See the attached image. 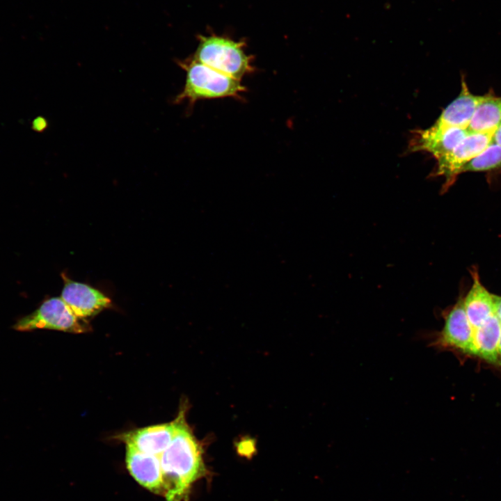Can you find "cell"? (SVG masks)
<instances>
[{
    "mask_svg": "<svg viewBox=\"0 0 501 501\" xmlns=\"http://www.w3.org/2000/svg\"><path fill=\"white\" fill-rule=\"evenodd\" d=\"M495 298L493 310L467 316L461 296L444 312L443 327L431 345L501 371V296L495 295Z\"/></svg>",
    "mask_w": 501,
    "mask_h": 501,
    "instance_id": "cell-1",
    "label": "cell"
},
{
    "mask_svg": "<svg viewBox=\"0 0 501 501\" xmlns=\"http://www.w3.org/2000/svg\"><path fill=\"white\" fill-rule=\"evenodd\" d=\"M184 412L177 417L175 434L159 456L166 501L183 500L190 486L205 472L201 447L186 422Z\"/></svg>",
    "mask_w": 501,
    "mask_h": 501,
    "instance_id": "cell-2",
    "label": "cell"
},
{
    "mask_svg": "<svg viewBox=\"0 0 501 501\" xmlns=\"http://www.w3.org/2000/svg\"><path fill=\"white\" fill-rule=\"evenodd\" d=\"M186 72L185 84L174 102L187 101L193 106L202 100L238 97L246 90L241 80L223 74L193 58L179 61Z\"/></svg>",
    "mask_w": 501,
    "mask_h": 501,
    "instance_id": "cell-3",
    "label": "cell"
},
{
    "mask_svg": "<svg viewBox=\"0 0 501 501\" xmlns=\"http://www.w3.org/2000/svg\"><path fill=\"white\" fill-rule=\"evenodd\" d=\"M198 40L193 59L239 80L254 71L244 42L216 35H200Z\"/></svg>",
    "mask_w": 501,
    "mask_h": 501,
    "instance_id": "cell-4",
    "label": "cell"
},
{
    "mask_svg": "<svg viewBox=\"0 0 501 501\" xmlns=\"http://www.w3.org/2000/svg\"><path fill=\"white\" fill-rule=\"evenodd\" d=\"M13 328L19 331L45 328L74 333L87 329L61 297L45 300L35 311L19 319Z\"/></svg>",
    "mask_w": 501,
    "mask_h": 501,
    "instance_id": "cell-5",
    "label": "cell"
},
{
    "mask_svg": "<svg viewBox=\"0 0 501 501\" xmlns=\"http://www.w3.org/2000/svg\"><path fill=\"white\" fill-rule=\"evenodd\" d=\"M493 140L492 134L468 132L462 141L449 153L437 161L434 176L445 179L443 189H447L461 173L463 168L485 149Z\"/></svg>",
    "mask_w": 501,
    "mask_h": 501,
    "instance_id": "cell-6",
    "label": "cell"
},
{
    "mask_svg": "<svg viewBox=\"0 0 501 501\" xmlns=\"http://www.w3.org/2000/svg\"><path fill=\"white\" fill-rule=\"evenodd\" d=\"M468 129L435 122L426 129L413 132L409 150L429 152L436 159L450 152L466 136Z\"/></svg>",
    "mask_w": 501,
    "mask_h": 501,
    "instance_id": "cell-7",
    "label": "cell"
},
{
    "mask_svg": "<svg viewBox=\"0 0 501 501\" xmlns=\"http://www.w3.org/2000/svg\"><path fill=\"white\" fill-rule=\"evenodd\" d=\"M62 277L64 286L61 297L79 319L95 316L110 306V299L100 290L72 280L64 274Z\"/></svg>",
    "mask_w": 501,
    "mask_h": 501,
    "instance_id": "cell-8",
    "label": "cell"
},
{
    "mask_svg": "<svg viewBox=\"0 0 501 501\" xmlns=\"http://www.w3.org/2000/svg\"><path fill=\"white\" fill-rule=\"evenodd\" d=\"M177 418L168 423L155 424L132 430L120 436V439L144 453L160 456L171 443L176 430Z\"/></svg>",
    "mask_w": 501,
    "mask_h": 501,
    "instance_id": "cell-9",
    "label": "cell"
},
{
    "mask_svg": "<svg viewBox=\"0 0 501 501\" xmlns=\"http://www.w3.org/2000/svg\"><path fill=\"white\" fill-rule=\"evenodd\" d=\"M126 464L134 479L148 490L163 495V476L159 456L127 445Z\"/></svg>",
    "mask_w": 501,
    "mask_h": 501,
    "instance_id": "cell-10",
    "label": "cell"
},
{
    "mask_svg": "<svg viewBox=\"0 0 501 501\" xmlns=\"http://www.w3.org/2000/svg\"><path fill=\"white\" fill-rule=\"evenodd\" d=\"M482 99V95H475L470 93L463 78L461 90L458 97L444 109L436 122L467 129Z\"/></svg>",
    "mask_w": 501,
    "mask_h": 501,
    "instance_id": "cell-11",
    "label": "cell"
},
{
    "mask_svg": "<svg viewBox=\"0 0 501 501\" xmlns=\"http://www.w3.org/2000/svg\"><path fill=\"white\" fill-rule=\"evenodd\" d=\"M501 124V96L482 95L468 127L470 132L493 134Z\"/></svg>",
    "mask_w": 501,
    "mask_h": 501,
    "instance_id": "cell-12",
    "label": "cell"
},
{
    "mask_svg": "<svg viewBox=\"0 0 501 501\" xmlns=\"http://www.w3.org/2000/svg\"><path fill=\"white\" fill-rule=\"evenodd\" d=\"M500 166L501 146L492 140L485 149L463 168L461 173L488 171Z\"/></svg>",
    "mask_w": 501,
    "mask_h": 501,
    "instance_id": "cell-13",
    "label": "cell"
},
{
    "mask_svg": "<svg viewBox=\"0 0 501 501\" xmlns=\"http://www.w3.org/2000/svg\"><path fill=\"white\" fill-rule=\"evenodd\" d=\"M47 120L42 116H39L33 120L31 127L38 132H42L47 128Z\"/></svg>",
    "mask_w": 501,
    "mask_h": 501,
    "instance_id": "cell-14",
    "label": "cell"
},
{
    "mask_svg": "<svg viewBox=\"0 0 501 501\" xmlns=\"http://www.w3.org/2000/svg\"><path fill=\"white\" fill-rule=\"evenodd\" d=\"M493 141L501 146V124L493 134Z\"/></svg>",
    "mask_w": 501,
    "mask_h": 501,
    "instance_id": "cell-15",
    "label": "cell"
}]
</instances>
